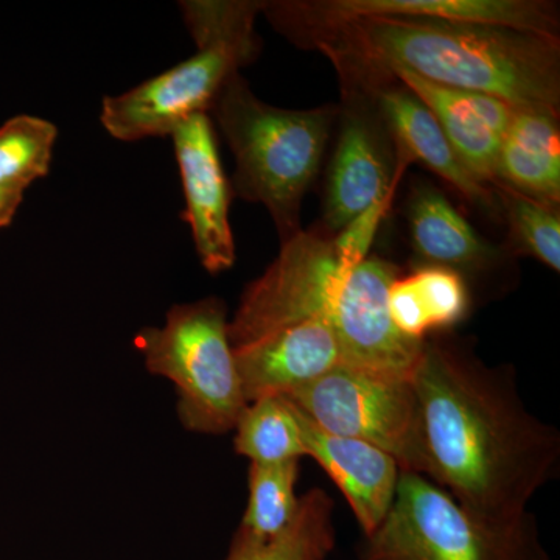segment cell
Instances as JSON below:
<instances>
[{
	"label": "cell",
	"mask_w": 560,
	"mask_h": 560,
	"mask_svg": "<svg viewBox=\"0 0 560 560\" xmlns=\"http://www.w3.org/2000/svg\"><path fill=\"white\" fill-rule=\"evenodd\" d=\"M340 75L355 79L371 91L399 156L410 164L418 161L425 165L475 208L493 217L501 215L493 187L482 183L463 164L431 110L396 77L361 72Z\"/></svg>",
	"instance_id": "8fae6325"
},
{
	"label": "cell",
	"mask_w": 560,
	"mask_h": 560,
	"mask_svg": "<svg viewBox=\"0 0 560 560\" xmlns=\"http://www.w3.org/2000/svg\"><path fill=\"white\" fill-rule=\"evenodd\" d=\"M390 75L431 110L463 164L482 183L495 184L501 140L517 109L493 95L441 86L407 70Z\"/></svg>",
	"instance_id": "5bb4252c"
},
{
	"label": "cell",
	"mask_w": 560,
	"mask_h": 560,
	"mask_svg": "<svg viewBox=\"0 0 560 560\" xmlns=\"http://www.w3.org/2000/svg\"><path fill=\"white\" fill-rule=\"evenodd\" d=\"M340 77L345 106L340 108V136L324 202L323 232L331 237L396 190L410 164L393 150V139L371 91L355 79Z\"/></svg>",
	"instance_id": "9c48e42d"
},
{
	"label": "cell",
	"mask_w": 560,
	"mask_h": 560,
	"mask_svg": "<svg viewBox=\"0 0 560 560\" xmlns=\"http://www.w3.org/2000/svg\"><path fill=\"white\" fill-rule=\"evenodd\" d=\"M243 394L250 401L287 396L345 363L326 320L291 324L234 349Z\"/></svg>",
	"instance_id": "7c38bea8"
},
{
	"label": "cell",
	"mask_w": 560,
	"mask_h": 560,
	"mask_svg": "<svg viewBox=\"0 0 560 560\" xmlns=\"http://www.w3.org/2000/svg\"><path fill=\"white\" fill-rule=\"evenodd\" d=\"M282 397L327 433L368 442L393 456L400 470L425 475L411 375L341 363Z\"/></svg>",
	"instance_id": "52a82bcc"
},
{
	"label": "cell",
	"mask_w": 560,
	"mask_h": 560,
	"mask_svg": "<svg viewBox=\"0 0 560 560\" xmlns=\"http://www.w3.org/2000/svg\"><path fill=\"white\" fill-rule=\"evenodd\" d=\"M425 475L466 510L511 521L558 477L560 433L523 404L515 371L434 334L411 374Z\"/></svg>",
	"instance_id": "6da1fadb"
},
{
	"label": "cell",
	"mask_w": 560,
	"mask_h": 560,
	"mask_svg": "<svg viewBox=\"0 0 560 560\" xmlns=\"http://www.w3.org/2000/svg\"><path fill=\"white\" fill-rule=\"evenodd\" d=\"M197 47L189 60L124 94L103 98L105 130L124 142L171 136L180 121L208 114L226 81L260 51L228 40H205Z\"/></svg>",
	"instance_id": "ba28073f"
},
{
	"label": "cell",
	"mask_w": 560,
	"mask_h": 560,
	"mask_svg": "<svg viewBox=\"0 0 560 560\" xmlns=\"http://www.w3.org/2000/svg\"><path fill=\"white\" fill-rule=\"evenodd\" d=\"M400 268L382 257L350 264L323 231H300L282 243L264 275L246 287L230 320L232 348L291 324H330L345 363L410 374L422 342L404 337L388 311Z\"/></svg>",
	"instance_id": "3957f363"
},
{
	"label": "cell",
	"mask_w": 560,
	"mask_h": 560,
	"mask_svg": "<svg viewBox=\"0 0 560 560\" xmlns=\"http://www.w3.org/2000/svg\"><path fill=\"white\" fill-rule=\"evenodd\" d=\"M300 459L278 464L250 463L248 506L241 528L260 539H271L293 522L300 506L296 482Z\"/></svg>",
	"instance_id": "7402d4cb"
},
{
	"label": "cell",
	"mask_w": 560,
	"mask_h": 560,
	"mask_svg": "<svg viewBox=\"0 0 560 560\" xmlns=\"http://www.w3.org/2000/svg\"><path fill=\"white\" fill-rule=\"evenodd\" d=\"M470 307L466 278L438 265H422L410 275L399 276L388 291L390 319L412 341L451 331L469 316Z\"/></svg>",
	"instance_id": "ac0fdd59"
},
{
	"label": "cell",
	"mask_w": 560,
	"mask_h": 560,
	"mask_svg": "<svg viewBox=\"0 0 560 560\" xmlns=\"http://www.w3.org/2000/svg\"><path fill=\"white\" fill-rule=\"evenodd\" d=\"M334 510L326 490H308L300 497L296 515L282 533L260 539L238 528L223 560H326L337 541Z\"/></svg>",
	"instance_id": "d6986e66"
},
{
	"label": "cell",
	"mask_w": 560,
	"mask_h": 560,
	"mask_svg": "<svg viewBox=\"0 0 560 560\" xmlns=\"http://www.w3.org/2000/svg\"><path fill=\"white\" fill-rule=\"evenodd\" d=\"M412 248L423 265H438L467 276L495 270L503 253L482 241L469 221L431 184L415 187L408 202Z\"/></svg>",
	"instance_id": "2e32d148"
},
{
	"label": "cell",
	"mask_w": 560,
	"mask_h": 560,
	"mask_svg": "<svg viewBox=\"0 0 560 560\" xmlns=\"http://www.w3.org/2000/svg\"><path fill=\"white\" fill-rule=\"evenodd\" d=\"M265 2L250 0H184L179 2L184 22L195 43L228 40L260 47L256 33L257 14Z\"/></svg>",
	"instance_id": "cb8c5ba5"
},
{
	"label": "cell",
	"mask_w": 560,
	"mask_h": 560,
	"mask_svg": "<svg viewBox=\"0 0 560 560\" xmlns=\"http://www.w3.org/2000/svg\"><path fill=\"white\" fill-rule=\"evenodd\" d=\"M499 198L501 215L510 226L511 248L560 271V217L559 208L544 205L525 195L492 184Z\"/></svg>",
	"instance_id": "603a6c76"
},
{
	"label": "cell",
	"mask_w": 560,
	"mask_h": 560,
	"mask_svg": "<svg viewBox=\"0 0 560 560\" xmlns=\"http://www.w3.org/2000/svg\"><path fill=\"white\" fill-rule=\"evenodd\" d=\"M360 560H551L530 512L511 521L475 514L436 482L400 470L385 521L359 548Z\"/></svg>",
	"instance_id": "5b68a950"
},
{
	"label": "cell",
	"mask_w": 560,
	"mask_h": 560,
	"mask_svg": "<svg viewBox=\"0 0 560 560\" xmlns=\"http://www.w3.org/2000/svg\"><path fill=\"white\" fill-rule=\"evenodd\" d=\"M210 110L234 153L235 194L265 206L280 242L289 241L302 231V200L318 175L340 108H276L259 101L237 72Z\"/></svg>",
	"instance_id": "277c9868"
},
{
	"label": "cell",
	"mask_w": 560,
	"mask_h": 560,
	"mask_svg": "<svg viewBox=\"0 0 560 560\" xmlns=\"http://www.w3.org/2000/svg\"><path fill=\"white\" fill-rule=\"evenodd\" d=\"M22 200H24V191L0 189V230L9 226L16 217Z\"/></svg>",
	"instance_id": "d4e9b609"
},
{
	"label": "cell",
	"mask_w": 560,
	"mask_h": 560,
	"mask_svg": "<svg viewBox=\"0 0 560 560\" xmlns=\"http://www.w3.org/2000/svg\"><path fill=\"white\" fill-rule=\"evenodd\" d=\"M234 431L235 452L250 463L278 464L307 456L300 418L285 397L250 401Z\"/></svg>",
	"instance_id": "ffe728a7"
},
{
	"label": "cell",
	"mask_w": 560,
	"mask_h": 560,
	"mask_svg": "<svg viewBox=\"0 0 560 560\" xmlns=\"http://www.w3.org/2000/svg\"><path fill=\"white\" fill-rule=\"evenodd\" d=\"M58 130L40 117H11L0 127V189L24 191L50 171Z\"/></svg>",
	"instance_id": "44dd1931"
},
{
	"label": "cell",
	"mask_w": 560,
	"mask_h": 560,
	"mask_svg": "<svg viewBox=\"0 0 560 560\" xmlns=\"http://www.w3.org/2000/svg\"><path fill=\"white\" fill-rule=\"evenodd\" d=\"M183 179L191 237L210 275L231 270L235 243L230 223L231 186L221 164L215 131L208 114H195L172 131Z\"/></svg>",
	"instance_id": "30bf717a"
},
{
	"label": "cell",
	"mask_w": 560,
	"mask_h": 560,
	"mask_svg": "<svg viewBox=\"0 0 560 560\" xmlns=\"http://www.w3.org/2000/svg\"><path fill=\"white\" fill-rule=\"evenodd\" d=\"M276 31L335 66L390 75L407 70L455 90L481 92L514 109L560 110V40L499 25L372 16L313 22L265 10Z\"/></svg>",
	"instance_id": "7a4b0ae2"
},
{
	"label": "cell",
	"mask_w": 560,
	"mask_h": 560,
	"mask_svg": "<svg viewBox=\"0 0 560 560\" xmlns=\"http://www.w3.org/2000/svg\"><path fill=\"white\" fill-rule=\"evenodd\" d=\"M517 194L559 208V113L517 109L501 140L497 180Z\"/></svg>",
	"instance_id": "e0dca14e"
},
{
	"label": "cell",
	"mask_w": 560,
	"mask_h": 560,
	"mask_svg": "<svg viewBox=\"0 0 560 560\" xmlns=\"http://www.w3.org/2000/svg\"><path fill=\"white\" fill-rule=\"evenodd\" d=\"M294 410L300 418L307 456L315 459L338 486L364 536H370L393 506L399 464L375 445L327 433L296 407Z\"/></svg>",
	"instance_id": "9a60e30c"
},
{
	"label": "cell",
	"mask_w": 560,
	"mask_h": 560,
	"mask_svg": "<svg viewBox=\"0 0 560 560\" xmlns=\"http://www.w3.org/2000/svg\"><path fill=\"white\" fill-rule=\"evenodd\" d=\"M290 16L313 22H338L353 18L399 16L499 25L559 38L555 3L540 0H324L278 2Z\"/></svg>",
	"instance_id": "4fadbf2b"
},
{
	"label": "cell",
	"mask_w": 560,
	"mask_h": 560,
	"mask_svg": "<svg viewBox=\"0 0 560 560\" xmlns=\"http://www.w3.org/2000/svg\"><path fill=\"white\" fill-rule=\"evenodd\" d=\"M136 346L145 357L147 370L175 385L176 410L187 430L224 434L235 429L248 401L235 364L223 301L210 296L175 305L164 327L139 331Z\"/></svg>",
	"instance_id": "8992f818"
}]
</instances>
